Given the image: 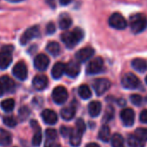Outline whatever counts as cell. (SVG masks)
Listing matches in <instances>:
<instances>
[{
  "instance_id": "27",
  "label": "cell",
  "mask_w": 147,
  "mask_h": 147,
  "mask_svg": "<svg viewBox=\"0 0 147 147\" xmlns=\"http://www.w3.org/2000/svg\"><path fill=\"white\" fill-rule=\"evenodd\" d=\"M46 49L47 51L52 55L53 56H56L60 54V51H61V47L59 45V43L55 42H50L47 47H46Z\"/></svg>"
},
{
  "instance_id": "20",
  "label": "cell",
  "mask_w": 147,
  "mask_h": 147,
  "mask_svg": "<svg viewBox=\"0 0 147 147\" xmlns=\"http://www.w3.org/2000/svg\"><path fill=\"white\" fill-rule=\"evenodd\" d=\"M65 73V64L61 62H56L51 70V75L54 79H59Z\"/></svg>"
},
{
  "instance_id": "39",
  "label": "cell",
  "mask_w": 147,
  "mask_h": 147,
  "mask_svg": "<svg viewBox=\"0 0 147 147\" xmlns=\"http://www.w3.org/2000/svg\"><path fill=\"white\" fill-rule=\"evenodd\" d=\"M55 24L53 23L48 24L47 26H46V32H47V34L52 35L53 33H55Z\"/></svg>"
},
{
  "instance_id": "46",
  "label": "cell",
  "mask_w": 147,
  "mask_h": 147,
  "mask_svg": "<svg viewBox=\"0 0 147 147\" xmlns=\"http://www.w3.org/2000/svg\"><path fill=\"white\" fill-rule=\"evenodd\" d=\"M4 92H5V89H4V87H3V85H2V83L0 82V96H2L3 95V94H4Z\"/></svg>"
},
{
  "instance_id": "37",
  "label": "cell",
  "mask_w": 147,
  "mask_h": 147,
  "mask_svg": "<svg viewBox=\"0 0 147 147\" xmlns=\"http://www.w3.org/2000/svg\"><path fill=\"white\" fill-rule=\"evenodd\" d=\"M76 129L81 132V133H83L86 130V125H85V123L83 121L82 119H78L77 121H76Z\"/></svg>"
},
{
  "instance_id": "16",
  "label": "cell",
  "mask_w": 147,
  "mask_h": 147,
  "mask_svg": "<svg viewBox=\"0 0 147 147\" xmlns=\"http://www.w3.org/2000/svg\"><path fill=\"white\" fill-rule=\"evenodd\" d=\"M42 118L43 119V121L48 124V125H54L57 122V115L56 113L49 109H45L42 113Z\"/></svg>"
},
{
  "instance_id": "29",
  "label": "cell",
  "mask_w": 147,
  "mask_h": 147,
  "mask_svg": "<svg viewBox=\"0 0 147 147\" xmlns=\"http://www.w3.org/2000/svg\"><path fill=\"white\" fill-rule=\"evenodd\" d=\"M15 107V101L12 99H7L1 102V107L5 112H11L14 109Z\"/></svg>"
},
{
  "instance_id": "12",
  "label": "cell",
  "mask_w": 147,
  "mask_h": 147,
  "mask_svg": "<svg viewBox=\"0 0 147 147\" xmlns=\"http://www.w3.org/2000/svg\"><path fill=\"white\" fill-rule=\"evenodd\" d=\"M120 118L124 125L126 126H131L135 119V113L131 108L123 109L120 113Z\"/></svg>"
},
{
  "instance_id": "25",
  "label": "cell",
  "mask_w": 147,
  "mask_h": 147,
  "mask_svg": "<svg viewBox=\"0 0 147 147\" xmlns=\"http://www.w3.org/2000/svg\"><path fill=\"white\" fill-rule=\"evenodd\" d=\"M78 94L79 96L83 99V100H88L92 96V92L90 90V88H88V86L83 84L81 85L78 88Z\"/></svg>"
},
{
  "instance_id": "44",
  "label": "cell",
  "mask_w": 147,
  "mask_h": 147,
  "mask_svg": "<svg viewBox=\"0 0 147 147\" xmlns=\"http://www.w3.org/2000/svg\"><path fill=\"white\" fill-rule=\"evenodd\" d=\"M59 1L61 5H67L73 1V0H59Z\"/></svg>"
},
{
  "instance_id": "6",
  "label": "cell",
  "mask_w": 147,
  "mask_h": 147,
  "mask_svg": "<svg viewBox=\"0 0 147 147\" xmlns=\"http://www.w3.org/2000/svg\"><path fill=\"white\" fill-rule=\"evenodd\" d=\"M67 97H68L67 91L64 87L59 86V87H56L53 90L52 99L58 105H61V104L65 103L66 100H67Z\"/></svg>"
},
{
  "instance_id": "5",
  "label": "cell",
  "mask_w": 147,
  "mask_h": 147,
  "mask_svg": "<svg viewBox=\"0 0 147 147\" xmlns=\"http://www.w3.org/2000/svg\"><path fill=\"white\" fill-rule=\"evenodd\" d=\"M110 87H111V82L107 79L100 78V79L94 80L93 82V88H94L96 94L99 96L105 94L110 88Z\"/></svg>"
},
{
  "instance_id": "23",
  "label": "cell",
  "mask_w": 147,
  "mask_h": 147,
  "mask_svg": "<svg viewBox=\"0 0 147 147\" xmlns=\"http://www.w3.org/2000/svg\"><path fill=\"white\" fill-rule=\"evenodd\" d=\"M12 141V137L11 134L3 129H0V145L5 146L9 145Z\"/></svg>"
},
{
  "instance_id": "40",
  "label": "cell",
  "mask_w": 147,
  "mask_h": 147,
  "mask_svg": "<svg viewBox=\"0 0 147 147\" xmlns=\"http://www.w3.org/2000/svg\"><path fill=\"white\" fill-rule=\"evenodd\" d=\"M71 131H72V129H69V128L67 127V126H61V129H60L61 134L63 137H67V136L70 135Z\"/></svg>"
},
{
  "instance_id": "48",
  "label": "cell",
  "mask_w": 147,
  "mask_h": 147,
  "mask_svg": "<svg viewBox=\"0 0 147 147\" xmlns=\"http://www.w3.org/2000/svg\"><path fill=\"white\" fill-rule=\"evenodd\" d=\"M145 82H146V83H147V76H146V77H145Z\"/></svg>"
},
{
  "instance_id": "36",
  "label": "cell",
  "mask_w": 147,
  "mask_h": 147,
  "mask_svg": "<svg viewBox=\"0 0 147 147\" xmlns=\"http://www.w3.org/2000/svg\"><path fill=\"white\" fill-rule=\"evenodd\" d=\"M130 99H131V103L135 106H140L143 101L142 97L138 94H132V95H131Z\"/></svg>"
},
{
  "instance_id": "33",
  "label": "cell",
  "mask_w": 147,
  "mask_h": 147,
  "mask_svg": "<svg viewBox=\"0 0 147 147\" xmlns=\"http://www.w3.org/2000/svg\"><path fill=\"white\" fill-rule=\"evenodd\" d=\"M113 115H114V109H113V107L112 106H108L107 107V109H106L103 119L105 121H109V120H111L113 118Z\"/></svg>"
},
{
  "instance_id": "43",
  "label": "cell",
  "mask_w": 147,
  "mask_h": 147,
  "mask_svg": "<svg viewBox=\"0 0 147 147\" xmlns=\"http://www.w3.org/2000/svg\"><path fill=\"white\" fill-rule=\"evenodd\" d=\"M46 3L52 8L54 9L55 7V0H46Z\"/></svg>"
},
{
  "instance_id": "9",
  "label": "cell",
  "mask_w": 147,
  "mask_h": 147,
  "mask_svg": "<svg viewBox=\"0 0 147 147\" xmlns=\"http://www.w3.org/2000/svg\"><path fill=\"white\" fill-rule=\"evenodd\" d=\"M12 73L16 78H18V80H21V81H24V80H26V78L28 76L27 66L25 65V63L24 61H19L14 66V67L12 69Z\"/></svg>"
},
{
  "instance_id": "17",
  "label": "cell",
  "mask_w": 147,
  "mask_h": 147,
  "mask_svg": "<svg viewBox=\"0 0 147 147\" xmlns=\"http://www.w3.org/2000/svg\"><path fill=\"white\" fill-rule=\"evenodd\" d=\"M32 83L36 90H43L48 85V79L45 76H36L33 79Z\"/></svg>"
},
{
  "instance_id": "15",
  "label": "cell",
  "mask_w": 147,
  "mask_h": 147,
  "mask_svg": "<svg viewBox=\"0 0 147 147\" xmlns=\"http://www.w3.org/2000/svg\"><path fill=\"white\" fill-rule=\"evenodd\" d=\"M30 125L35 130L34 137L32 138V144L34 146H39L40 144H41V142H42V131H41V128H40L37 121H36V120H31L30 121Z\"/></svg>"
},
{
  "instance_id": "35",
  "label": "cell",
  "mask_w": 147,
  "mask_h": 147,
  "mask_svg": "<svg viewBox=\"0 0 147 147\" xmlns=\"http://www.w3.org/2000/svg\"><path fill=\"white\" fill-rule=\"evenodd\" d=\"M45 134L49 140H55L57 138V132L55 129H47Z\"/></svg>"
},
{
  "instance_id": "4",
  "label": "cell",
  "mask_w": 147,
  "mask_h": 147,
  "mask_svg": "<svg viewBox=\"0 0 147 147\" xmlns=\"http://www.w3.org/2000/svg\"><path fill=\"white\" fill-rule=\"evenodd\" d=\"M122 86L127 89H135L138 88L140 82L138 77L131 73H127L123 76L121 81Z\"/></svg>"
},
{
  "instance_id": "11",
  "label": "cell",
  "mask_w": 147,
  "mask_h": 147,
  "mask_svg": "<svg viewBox=\"0 0 147 147\" xmlns=\"http://www.w3.org/2000/svg\"><path fill=\"white\" fill-rule=\"evenodd\" d=\"M81 71L79 61H70L65 65V74L69 77H76Z\"/></svg>"
},
{
  "instance_id": "19",
  "label": "cell",
  "mask_w": 147,
  "mask_h": 147,
  "mask_svg": "<svg viewBox=\"0 0 147 147\" xmlns=\"http://www.w3.org/2000/svg\"><path fill=\"white\" fill-rule=\"evenodd\" d=\"M132 67L140 73H144L147 70V61L141 58H135L131 61Z\"/></svg>"
},
{
  "instance_id": "13",
  "label": "cell",
  "mask_w": 147,
  "mask_h": 147,
  "mask_svg": "<svg viewBox=\"0 0 147 147\" xmlns=\"http://www.w3.org/2000/svg\"><path fill=\"white\" fill-rule=\"evenodd\" d=\"M49 64V59L47 55L43 54H40L36 56L34 60V66L39 71H44L47 69Z\"/></svg>"
},
{
  "instance_id": "24",
  "label": "cell",
  "mask_w": 147,
  "mask_h": 147,
  "mask_svg": "<svg viewBox=\"0 0 147 147\" xmlns=\"http://www.w3.org/2000/svg\"><path fill=\"white\" fill-rule=\"evenodd\" d=\"M75 114H76V109H75V107H64L61 111V116L65 120L72 119L74 117H75Z\"/></svg>"
},
{
  "instance_id": "18",
  "label": "cell",
  "mask_w": 147,
  "mask_h": 147,
  "mask_svg": "<svg viewBox=\"0 0 147 147\" xmlns=\"http://www.w3.org/2000/svg\"><path fill=\"white\" fill-rule=\"evenodd\" d=\"M0 82L2 83L5 91H6L8 93L14 92V90H15V82L11 78H10L7 76H2L1 78H0Z\"/></svg>"
},
{
  "instance_id": "7",
  "label": "cell",
  "mask_w": 147,
  "mask_h": 147,
  "mask_svg": "<svg viewBox=\"0 0 147 147\" xmlns=\"http://www.w3.org/2000/svg\"><path fill=\"white\" fill-rule=\"evenodd\" d=\"M40 36V30H39V26L35 25L32 26L30 28H29L21 36L20 38V42L22 45H25L27 42H29L30 40L38 37Z\"/></svg>"
},
{
  "instance_id": "10",
  "label": "cell",
  "mask_w": 147,
  "mask_h": 147,
  "mask_svg": "<svg viewBox=\"0 0 147 147\" xmlns=\"http://www.w3.org/2000/svg\"><path fill=\"white\" fill-rule=\"evenodd\" d=\"M103 68V59L101 57H96L93 59L87 66V73L89 75H96Z\"/></svg>"
},
{
  "instance_id": "42",
  "label": "cell",
  "mask_w": 147,
  "mask_h": 147,
  "mask_svg": "<svg viewBox=\"0 0 147 147\" xmlns=\"http://www.w3.org/2000/svg\"><path fill=\"white\" fill-rule=\"evenodd\" d=\"M55 140H47V142L45 143L44 147H60V145L57 143L54 142Z\"/></svg>"
},
{
  "instance_id": "45",
  "label": "cell",
  "mask_w": 147,
  "mask_h": 147,
  "mask_svg": "<svg viewBox=\"0 0 147 147\" xmlns=\"http://www.w3.org/2000/svg\"><path fill=\"white\" fill-rule=\"evenodd\" d=\"M86 147H100V145L95 144V143H89V144H87Z\"/></svg>"
},
{
  "instance_id": "28",
  "label": "cell",
  "mask_w": 147,
  "mask_h": 147,
  "mask_svg": "<svg viewBox=\"0 0 147 147\" xmlns=\"http://www.w3.org/2000/svg\"><path fill=\"white\" fill-rule=\"evenodd\" d=\"M99 138L103 142H107L110 138V129L107 125H102L99 131Z\"/></svg>"
},
{
  "instance_id": "30",
  "label": "cell",
  "mask_w": 147,
  "mask_h": 147,
  "mask_svg": "<svg viewBox=\"0 0 147 147\" xmlns=\"http://www.w3.org/2000/svg\"><path fill=\"white\" fill-rule=\"evenodd\" d=\"M112 146L113 147H123L124 145V138L120 134L115 133L112 136Z\"/></svg>"
},
{
  "instance_id": "41",
  "label": "cell",
  "mask_w": 147,
  "mask_h": 147,
  "mask_svg": "<svg viewBox=\"0 0 147 147\" xmlns=\"http://www.w3.org/2000/svg\"><path fill=\"white\" fill-rule=\"evenodd\" d=\"M139 119L142 123L147 124V109H144L141 112L140 116H139Z\"/></svg>"
},
{
  "instance_id": "14",
  "label": "cell",
  "mask_w": 147,
  "mask_h": 147,
  "mask_svg": "<svg viewBox=\"0 0 147 147\" xmlns=\"http://www.w3.org/2000/svg\"><path fill=\"white\" fill-rule=\"evenodd\" d=\"M94 55V49H92L90 47H86V48L81 49L76 54V57L77 61H79L80 62H84V61H88V59H90Z\"/></svg>"
},
{
  "instance_id": "38",
  "label": "cell",
  "mask_w": 147,
  "mask_h": 147,
  "mask_svg": "<svg viewBox=\"0 0 147 147\" xmlns=\"http://www.w3.org/2000/svg\"><path fill=\"white\" fill-rule=\"evenodd\" d=\"M30 110L28 107H23L20 110H19V117L21 119H25L29 115H30Z\"/></svg>"
},
{
  "instance_id": "3",
  "label": "cell",
  "mask_w": 147,
  "mask_h": 147,
  "mask_svg": "<svg viewBox=\"0 0 147 147\" xmlns=\"http://www.w3.org/2000/svg\"><path fill=\"white\" fill-rule=\"evenodd\" d=\"M12 51L13 46L11 45L4 46L0 49V69H5L11 65L12 61Z\"/></svg>"
},
{
  "instance_id": "47",
  "label": "cell",
  "mask_w": 147,
  "mask_h": 147,
  "mask_svg": "<svg viewBox=\"0 0 147 147\" xmlns=\"http://www.w3.org/2000/svg\"><path fill=\"white\" fill-rule=\"evenodd\" d=\"M8 2H11V3H18V2H21L23 0H7Z\"/></svg>"
},
{
  "instance_id": "32",
  "label": "cell",
  "mask_w": 147,
  "mask_h": 147,
  "mask_svg": "<svg viewBox=\"0 0 147 147\" xmlns=\"http://www.w3.org/2000/svg\"><path fill=\"white\" fill-rule=\"evenodd\" d=\"M135 135L143 141L147 140V128H138V129H136Z\"/></svg>"
},
{
  "instance_id": "34",
  "label": "cell",
  "mask_w": 147,
  "mask_h": 147,
  "mask_svg": "<svg viewBox=\"0 0 147 147\" xmlns=\"http://www.w3.org/2000/svg\"><path fill=\"white\" fill-rule=\"evenodd\" d=\"M3 121H4V124L5 125L9 126V127H14V126H16V125L18 123L17 120H16V119L14 117H11V116H6V117H5L4 119H3Z\"/></svg>"
},
{
  "instance_id": "31",
  "label": "cell",
  "mask_w": 147,
  "mask_h": 147,
  "mask_svg": "<svg viewBox=\"0 0 147 147\" xmlns=\"http://www.w3.org/2000/svg\"><path fill=\"white\" fill-rule=\"evenodd\" d=\"M72 24V20L68 17H63L59 21V27L61 30H67L68 29Z\"/></svg>"
},
{
  "instance_id": "1",
  "label": "cell",
  "mask_w": 147,
  "mask_h": 147,
  "mask_svg": "<svg viewBox=\"0 0 147 147\" xmlns=\"http://www.w3.org/2000/svg\"><path fill=\"white\" fill-rule=\"evenodd\" d=\"M84 37V33L82 29L76 28L72 31H67L61 35V40L65 43V45L72 49L76 44H78Z\"/></svg>"
},
{
  "instance_id": "21",
  "label": "cell",
  "mask_w": 147,
  "mask_h": 147,
  "mask_svg": "<svg viewBox=\"0 0 147 147\" xmlns=\"http://www.w3.org/2000/svg\"><path fill=\"white\" fill-rule=\"evenodd\" d=\"M82 135L77 129H72L70 133V144L74 147H78L82 142Z\"/></svg>"
},
{
  "instance_id": "2",
  "label": "cell",
  "mask_w": 147,
  "mask_h": 147,
  "mask_svg": "<svg viewBox=\"0 0 147 147\" xmlns=\"http://www.w3.org/2000/svg\"><path fill=\"white\" fill-rule=\"evenodd\" d=\"M130 25L133 33L142 32L147 27V20L142 14H136L130 18Z\"/></svg>"
},
{
  "instance_id": "22",
  "label": "cell",
  "mask_w": 147,
  "mask_h": 147,
  "mask_svg": "<svg viewBox=\"0 0 147 147\" xmlns=\"http://www.w3.org/2000/svg\"><path fill=\"white\" fill-rule=\"evenodd\" d=\"M101 103L100 101H92L88 105V113L92 117H97L101 112Z\"/></svg>"
},
{
  "instance_id": "26",
  "label": "cell",
  "mask_w": 147,
  "mask_h": 147,
  "mask_svg": "<svg viewBox=\"0 0 147 147\" xmlns=\"http://www.w3.org/2000/svg\"><path fill=\"white\" fill-rule=\"evenodd\" d=\"M128 145L130 147H144V144L143 140L138 138L136 135H130L127 139Z\"/></svg>"
},
{
  "instance_id": "8",
  "label": "cell",
  "mask_w": 147,
  "mask_h": 147,
  "mask_svg": "<svg viewBox=\"0 0 147 147\" xmlns=\"http://www.w3.org/2000/svg\"><path fill=\"white\" fill-rule=\"evenodd\" d=\"M108 22L110 26L117 30H123L127 26V22L124 18V17L119 13H113L109 18Z\"/></svg>"
}]
</instances>
